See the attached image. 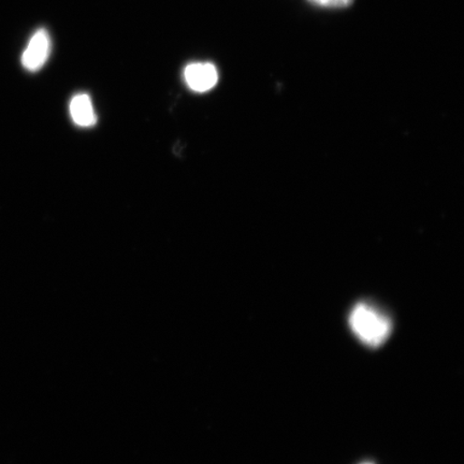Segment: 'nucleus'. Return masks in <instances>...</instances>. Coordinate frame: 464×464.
I'll list each match as a JSON object with an SVG mask.
<instances>
[{"instance_id":"obj_1","label":"nucleus","mask_w":464,"mask_h":464,"mask_svg":"<svg viewBox=\"0 0 464 464\" xmlns=\"http://www.w3.org/2000/svg\"><path fill=\"white\" fill-rule=\"evenodd\" d=\"M348 323L353 334L370 347L386 343L392 332V322L386 313L367 303L353 306Z\"/></svg>"},{"instance_id":"obj_2","label":"nucleus","mask_w":464,"mask_h":464,"mask_svg":"<svg viewBox=\"0 0 464 464\" xmlns=\"http://www.w3.org/2000/svg\"><path fill=\"white\" fill-rule=\"evenodd\" d=\"M51 49L50 34L44 28L38 29L29 40L25 51L23 52L21 58L23 67L32 72L40 71L48 62Z\"/></svg>"},{"instance_id":"obj_3","label":"nucleus","mask_w":464,"mask_h":464,"mask_svg":"<svg viewBox=\"0 0 464 464\" xmlns=\"http://www.w3.org/2000/svg\"><path fill=\"white\" fill-rule=\"evenodd\" d=\"M184 79L191 91L206 92L218 84V72L212 63H191L185 68Z\"/></svg>"},{"instance_id":"obj_4","label":"nucleus","mask_w":464,"mask_h":464,"mask_svg":"<svg viewBox=\"0 0 464 464\" xmlns=\"http://www.w3.org/2000/svg\"><path fill=\"white\" fill-rule=\"evenodd\" d=\"M69 110H71V115L74 123L78 126L92 127L96 124L97 116L89 95H75L71 102Z\"/></svg>"},{"instance_id":"obj_5","label":"nucleus","mask_w":464,"mask_h":464,"mask_svg":"<svg viewBox=\"0 0 464 464\" xmlns=\"http://www.w3.org/2000/svg\"><path fill=\"white\" fill-rule=\"evenodd\" d=\"M307 2L321 8L341 9L350 7L355 0H307Z\"/></svg>"},{"instance_id":"obj_6","label":"nucleus","mask_w":464,"mask_h":464,"mask_svg":"<svg viewBox=\"0 0 464 464\" xmlns=\"http://www.w3.org/2000/svg\"><path fill=\"white\" fill-rule=\"evenodd\" d=\"M362 464H374L372 462H364V463H362Z\"/></svg>"}]
</instances>
